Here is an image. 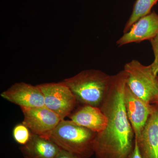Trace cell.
Returning a JSON list of instances; mask_svg holds the SVG:
<instances>
[{
	"mask_svg": "<svg viewBox=\"0 0 158 158\" xmlns=\"http://www.w3.org/2000/svg\"><path fill=\"white\" fill-rule=\"evenodd\" d=\"M158 33V14L153 11L136 22L129 31L117 40L116 44L120 47L132 43L151 40Z\"/></svg>",
	"mask_w": 158,
	"mask_h": 158,
	"instance_id": "cell-9",
	"label": "cell"
},
{
	"mask_svg": "<svg viewBox=\"0 0 158 158\" xmlns=\"http://www.w3.org/2000/svg\"><path fill=\"white\" fill-rule=\"evenodd\" d=\"M55 158H81L79 156L65 150L61 149Z\"/></svg>",
	"mask_w": 158,
	"mask_h": 158,
	"instance_id": "cell-16",
	"label": "cell"
},
{
	"mask_svg": "<svg viewBox=\"0 0 158 158\" xmlns=\"http://www.w3.org/2000/svg\"><path fill=\"white\" fill-rule=\"evenodd\" d=\"M126 85L135 95L148 103L158 104V81L151 65L133 59L124 65Z\"/></svg>",
	"mask_w": 158,
	"mask_h": 158,
	"instance_id": "cell-4",
	"label": "cell"
},
{
	"mask_svg": "<svg viewBox=\"0 0 158 158\" xmlns=\"http://www.w3.org/2000/svg\"><path fill=\"white\" fill-rule=\"evenodd\" d=\"M150 41L155 57L153 62L150 65L151 67L154 74L156 76H157L158 75V33L155 37L150 40Z\"/></svg>",
	"mask_w": 158,
	"mask_h": 158,
	"instance_id": "cell-15",
	"label": "cell"
},
{
	"mask_svg": "<svg viewBox=\"0 0 158 158\" xmlns=\"http://www.w3.org/2000/svg\"><path fill=\"white\" fill-rule=\"evenodd\" d=\"M135 140L142 158H158V104L148 118L140 138Z\"/></svg>",
	"mask_w": 158,
	"mask_h": 158,
	"instance_id": "cell-11",
	"label": "cell"
},
{
	"mask_svg": "<svg viewBox=\"0 0 158 158\" xmlns=\"http://www.w3.org/2000/svg\"><path fill=\"white\" fill-rule=\"evenodd\" d=\"M112 77L101 70L86 69L62 81L70 88L78 102L100 108L110 90Z\"/></svg>",
	"mask_w": 158,
	"mask_h": 158,
	"instance_id": "cell-2",
	"label": "cell"
},
{
	"mask_svg": "<svg viewBox=\"0 0 158 158\" xmlns=\"http://www.w3.org/2000/svg\"><path fill=\"white\" fill-rule=\"evenodd\" d=\"M97 133L78 125L70 120H61L47 136L61 149L81 158H90L94 154Z\"/></svg>",
	"mask_w": 158,
	"mask_h": 158,
	"instance_id": "cell-3",
	"label": "cell"
},
{
	"mask_svg": "<svg viewBox=\"0 0 158 158\" xmlns=\"http://www.w3.org/2000/svg\"><path fill=\"white\" fill-rule=\"evenodd\" d=\"M31 135V132L28 128L23 123H19L13 128L12 136L15 142L21 146L28 142Z\"/></svg>",
	"mask_w": 158,
	"mask_h": 158,
	"instance_id": "cell-14",
	"label": "cell"
},
{
	"mask_svg": "<svg viewBox=\"0 0 158 158\" xmlns=\"http://www.w3.org/2000/svg\"><path fill=\"white\" fill-rule=\"evenodd\" d=\"M20 108L24 116L22 123L35 135L47 138L61 120L56 113L45 106Z\"/></svg>",
	"mask_w": 158,
	"mask_h": 158,
	"instance_id": "cell-6",
	"label": "cell"
},
{
	"mask_svg": "<svg viewBox=\"0 0 158 158\" xmlns=\"http://www.w3.org/2000/svg\"><path fill=\"white\" fill-rule=\"evenodd\" d=\"M157 77L158 81V75L157 76Z\"/></svg>",
	"mask_w": 158,
	"mask_h": 158,
	"instance_id": "cell-18",
	"label": "cell"
},
{
	"mask_svg": "<svg viewBox=\"0 0 158 158\" xmlns=\"http://www.w3.org/2000/svg\"><path fill=\"white\" fill-rule=\"evenodd\" d=\"M61 149L49 138L32 133L28 142L20 147L24 158H55Z\"/></svg>",
	"mask_w": 158,
	"mask_h": 158,
	"instance_id": "cell-12",
	"label": "cell"
},
{
	"mask_svg": "<svg viewBox=\"0 0 158 158\" xmlns=\"http://www.w3.org/2000/svg\"><path fill=\"white\" fill-rule=\"evenodd\" d=\"M44 97V105L61 120L73 112L78 102L72 91L62 81L37 85Z\"/></svg>",
	"mask_w": 158,
	"mask_h": 158,
	"instance_id": "cell-5",
	"label": "cell"
},
{
	"mask_svg": "<svg viewBox=\"0 0 158 158\" xmlns=\"http://www.w3.org/2000/svg\"><path fill=\"white\" fill-rule=\"evenodd\" d=\"M1 96L20 108L38 107L45 106L44 97L37 85L19 82L3 91Z\"/></svg>",
	"mask_w": 158,
	"mask_h": 158,
	"instance_id": "cell-8",
	"label": "cell"
},
{
	"mask_svg": "<svg viewBox=\"0 0 158 158\" xmlns=\"http://www.w3.org/2000/svg\"><path fill=\"white\" fill-rule=\"evenodd\" d=\"M158 0H137L132 12L125 26L123 33L129 31L132 26L141 17L149 14L154 5Z\"/></svg>",
	"mask_w": 158,
	"mask_h": 158,
	"instance_id": "cell-13",
	"label": "cell"
},
{
	"mask_svg": "<svg viewBox=\"0 0 158 158\" xmlns=\"http://www.w3.org/2000/svg\"><path fill=\"white\" fill-rule=\"evenodd\" d=\"M68 117L78 125L97 133L103 131L107 124L106 116L98 107L83 105L73 111Z\"/></svg>",
	"mask_w": 158,
	"mask_h": 158,
	"instance_id": "cell-10",
	"label": "cell"
},
{
	"mask_svg": "<svg viewBox=\"0 0 158 158\" xmlns=\"http://www.w3.org/2000/svg\"><path fill=\"white\" fill-rule=\"evenodd\" d=\"M129 158H142L138 148V143L135 140L134 149Z\"/></svg>",
	"mask_w": 158,
	"mask_h": 158,
	"instance_id": "cell-17",
	"label": "cell"
},
{
	"mask_svg": "<svg viewBox=\"0 0 158 158\" xmlns=\"http://www.w3.org/2000/svg\"><path fill=\"white\" fill-rule=\"evenodd\" d=\"M126 80L123 70L113 76L110 90L100 107L108 122L106 128L97 134L96 158H129L134 149L135 134L125 106Z\"/></svg>",
	"mask_w": 158,
	"mask_h": 158,
	"instance_id": "cell-1",
	"label": "cell"
},
{
	"mask_svg": "<svg viewBox=\"0 0 158 158\" xmlns=\"http://www.w3.org/2000/svg\"><path fill=\"white\" fill-rule=\"evenodd\" d=\"M124 103L128 118L131 125L135 139L140 138L150 116L154 111L156 105L144 102L135 95L126 85Z\"/></svg>",
	"mask_w": 158,
	"mask_h": 158,
	"instance_id": "cell-7",
	"label": "cell"
}]
</instances>
